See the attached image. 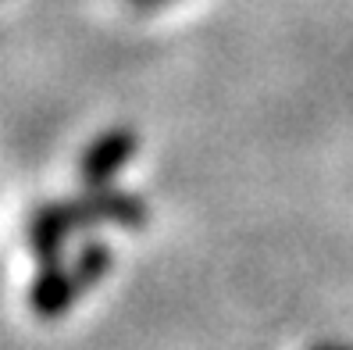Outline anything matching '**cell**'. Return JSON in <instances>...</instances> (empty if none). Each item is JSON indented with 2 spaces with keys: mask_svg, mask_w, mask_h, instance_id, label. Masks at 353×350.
<instances>
[{
  "mask_svg": "<svg viewBox=\"0 0 353 350\" xmlns=\"http://www.w3.org/2000/svg\"><path fill=\"white\" fill-rule=\"evenodd\" d=\"M68 211L75 218V229L86 233L93 225H121V229H143L150 218L147 200L132 190L118 186H86L79 197H68Z\"/></svg>",
  "mask_w": 353,
  "mask_h": 350,
  "instance_id": "cell-1",
  "label": "cell"
},
{
  "mask_svg": "<svg viewBox=\"0 0 353 350\" xmlns=\"http://www.w3.org/2000/svg\"><path fill=\"white\" fill-rule=\"evenodd\" d=\"M139 150V136L125 126L103 129L100 136L90 139V147L79 157V179L82 186H108V182L125 168Z\"/></svg>",
  "mask_w": 353,
  "mask_h": 350,
  "instance_id": "cell-2",
  "label": "cell"
},
{
  "mask_svg": "<svg viewBox=\"0 0 353 350\" xmlns=\"http://www.w3.org/2000/svg\"><path fill=\"white\" fill-rule=\"evenodd\" d=\"M86 293L79 286L75 272H72V261H50V264H39L32 282H29V307H32V315L36 318H43V322H54L61 315H68L75 300Z\"/></svg>",
  "mask_w": 353,
  "mask_h": 350,
  "instance_id": "cell-3",
  "label": "cell"
},
{
  "mask_svg": "<svg viewBox=\"0 0 353 350\" xmlns=\"http://www.w3.org/2000/svg\"><path fill=\"white\" fill-rule=\"evenodd\" d=\"M75 218L68 211V200H47L29 215V229H26V240H29V251L36 257V264H50V261H61L65 254L68 240L75 236Z\"/></svg>",
  "mask_w": 353,
  "mask_h": 350,
  "instance_id": "cell-4",
  "label": "cell"
},
{
  "mask_svg": "<svg viewBox=\"0 0 353 350\" xmlns=\"http://www.w3.org/2000/svg\"><path fill=\"white\" fill-rule=\"evenodd\" d=\"M114 269V251H111V243L108 240H82L75 246V254H72V272L79 279L82 290H93V286H100L103 279L111 275Z\"/></svg>",
  "mask_w": 353,
  "mask_h": 350,
  "instance_id": "cell-5",
  "label": "cell"
},
{
  "mask_svg": "<svg viewBox=\"0 0 353 350\" xmlns=\"http://www.w3.org/2000/svg\"><path fill=\"white\" fill-rule=\"evenodd\" d=\"M310 350H353V347H346V343H314Z\"/></svg>",
  "mask_w": 353,
  "mask_h": 350,
  "instance_id": "cell-6",
  "label": "cell"
},
{
  "mask_svg": "<svg viewBox=\"0 0 353 350\" xmlns=\"http://www.w3.org/2000/svg\"><path fill=\"white\" fill-rule=\"evenodd\" d=\"M139 8H157V4H164V0H136Z\"/></svg>",
  "mask_w": 353,
  "mask_h": 350,
  "instance_id": "cell-7",
  "label": "cell"
}]
</instances>
